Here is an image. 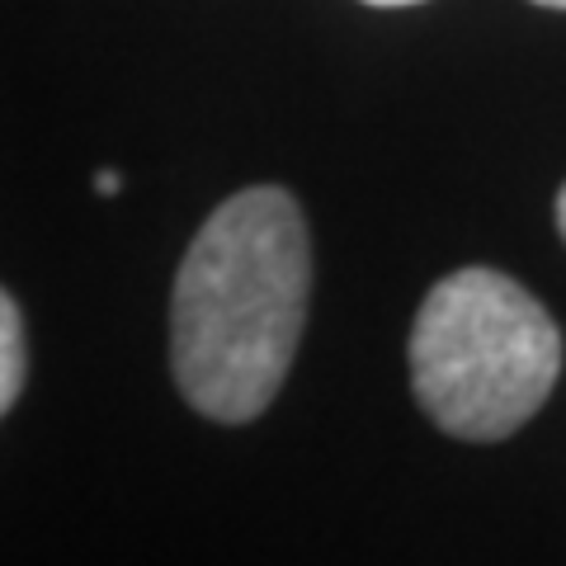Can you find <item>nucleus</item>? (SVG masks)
I'll return each mask as SVG.
<instances>
[{"mask_svg":"<svg viewBox=\"0 0 566 566\" xmlns=\"http://www.w3.org/2000/svg\"><path fill=\"white\" fill-rule=\"evenodd\" d=\"M312 293V241L289 189L232 193L180 260L170 297V368L208 420L245 424L279 397Z\"/></svg>","mask_w":566,"mask_h":566,"instance_id":"obj_1","label":"nucleus"},{"mask_svg":"<svg viewBox=\"0 0 566 566\" xmlns=\"http://www.w3.org/2000/svg\"><path fill=\"white\" fill-rule=\"evenodd\" d=\"M562 374V331L501 270L439 279L411 326V387L439 430L472 444L515 434Z\"/></svg>","mask_w":566,"mask_h":566,"instance_id":"obj_2","label":"nucleus"},{"mask_svg":"<svg viewBox=\"0 0 566 566\" xmlns=\"http://www.w3.org/2000/svg\"><path fill=\"white\" fill-rule=\"evenodd\" d=\"M24 387V322L14 297L0 289V416L14 406Z\"/></svg>","mask_w":566,"mask_h":566,"instance_id":"obj_3","label":"nucleus"},{"mask_svg":"<svg viewBox=\"0 0 566 566\" xmlns=\"http://www.w3.org/2000/svg\"><path fill=\"white\" fill-rule=\"evenodd\" d=\"M118 185H123V180H118L114 170H99V175H95V189H99V193H118Z\"/></svg>","mask_w":566,"mask_h":566,"instance_id":"obj_4","label":"nucleus"},{"mask_svg":"<svg viewBox=\"0 0 566 566\" xmlns=\"http://www.w3.org/2000/svg\"><path fill=\"white\" fill-rule=\"evenodd\" d=\"M557 227H562V237H566V185H562V193H557Z\"/></svg>","mask_w":566,"mask_h":566,"instance_id":"obj_5","label":"nucleus"},{"mask_svg":"<svg viewBox=\"0 0 566 566\" xmlns=\"http://www.w3.org/2000/svg\"><path fill=\"white\" fill-rule=\"evenodd\" d=\"M364 6H382V10H392V6H416V0H364Z\"/></svg>","mask_w":566,"mask_h":566,"instance_id":"obj_6","label":"nucleus"},{"mask_svg":"<svg viewBox=\"0 0 566 566\" xmlns=\"http://www.w3.org/2000/svg\"><path fill=\"white\" fill-rule=\"evenodd\" d=\"M534 6H547V10H566V0H534Z\"/></svg>","mask_w":566,"mask_h":566,"instance_id":"obj_7","label":"nucleus"}]
</instances>
